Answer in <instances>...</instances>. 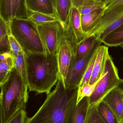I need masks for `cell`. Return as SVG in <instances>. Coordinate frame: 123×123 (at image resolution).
Listing matches in <instances>:
<instances>
[{
    "mask_svg": "<svg viewBox=\"0 0 123 123\" xmlns=\"http://www.w3.org/2000/svg\"><path fill=\"white\" fill-rule=\"evenodd\" d=\"M24 55L29 92L48 94L59 78L57 55L31 52Z\"/></svg>",
    "mask_w": 123,
    "mask_h": 123,
    "instance_id": "1",
    "label": "cell"
},
{
    "mask_svg": "<svg viewBox=\"0 0 123 123\" xmlns=\"http://www.w3.org/2000/svg\"><path fill=\"white\" fill-rule=\"evenodd\" d=\"M78 87L69 89L66 88L59 78L55 89L47 95L42 105L26 123H64L68 105L77 93Z\"/></svg>",
    "mask_w": 123,
    "mask_h": 123,
    "instance_id": "2",
    "label": "cell"
},
{
    "mask_svg": "<svg viewBox=\"0 0 123 123\" xmlns=\"http://www.w3.org/2000/svg\"><path fill=\"white\" fill-rule=\"evenodd\" d=\"M0 86V123H8L17 112L26 110L29 97L28 87L14 67L6 81Z\"/></svg>",
    "mask_w": 123,
    "mask_h": 123,
    "instance_id": "3",
    "label": "cell"
},
{
    "mask_svg": "<svg viewBox=\"0 0 123 123\" xmlns=\"http://www.w3.org/2000/svg\"><path fill=\"white\" fill-rule=\"evenodd\" d=\"M8 25L24 52L45 53L37 26L33 22L29 19L13 18Z\"/></svg>",
    "mask_w": 123,
    "mask_h": 123,
    "instance_id": "4",
    "label": "cell"
},
{
    "mask_svg": "<svg viewBox=\"0 0 123 123\" xmlns=\"http://www.w3.org/2000/svg\"><path fill=\"white\" fill-rule=\"evenodd\" d=\"M102 77L89 97L90 107L97 106L105 97L117 87L120 81L117 68L109 52L105 56Z\"/></svg>",
    "mask_w": 123,
    "mask_h": 123,
    "instance_id": "5",
    "label": "cell"
},
{
    "mask_svg": "<svg viewBox=\"0 0 123 123\" xmlns=\"http://www.w3.org/2000/svg\"><path fill=\"white\" fill-rule=\"evenodd\" d=\"M123 24V4L105 8L88 36L94 35L102 41L109 33Z\"/></svg>",
    "mask_w": 123,
    "mask_h": 123,
    "instance_id": "6",
    "label": "cell"
},
{
    "mask_svg": "<svg viewBox=\"0 0 123 123\" xmlns=\"http://www.w3.org/2000/svg\"><path fill=\"white\" fill-rule=\"evenodd\" d=\"M102 43L98 39L89 52L82 58L76 59L73 55L66 77V88L73 89L78 87L90 62Z\"/></svg>",
    "mask_w": 123,
    "mask_h": 123,
    "instance_id": "7",
    "label": "cell"
},
{
    "mask_svg": "<svg viewBox=\"0 0 123 123\" xmlns=\"http://www.w3.org/2000/svg\"><path fill=\"white\" fill-rule=\"evenodd\" d=\"M37 27L45 53L56 54L64 36L63 29L60 22H49L38 26Z\"/></svg>",
    "mask_w": 123,
    "mask_h": 123,
    "instance_id": "8",
    "label": "cell"
},
{
    "mask_svg": "<svg viewBox=\"0 0 123 123\" xmlns=\"http://www.w3.org/2000/svg\"><path fill=\"white\" fill-rule=\"evenodd\" d=\"M77 93L68 105L64 123H87L90 108L89 97L84 98L77 104Z\"/></svg>",
    "mask_w": 123,
    "mask_h": 123,
    "instance_id": "9",
    "label": "cell"
},
{
    "mask_svg": "<svg viewBox=\"0 0 123 123\" xmlns=\"http://www.w3.org/2000/svg\"><path fill=\"white\" fill-rule=\"evenodd\" d=\"M81 16L79 11L73 6L70 12L67 26L63 29L64 37L71 42L74 47L87 36L82 30Z\"/></svg>",
    "mask_w": 123,
    "mask_h": 123,
    "instance_id": "10",
    "label": "cell"
},
{
    "mask_svg": "<svg viewBox=\"0 0 123 123\" xmlns=\"http://www.w3.org/2000/svg\"><path fill=\"white\" fill-rule=\"evenodd\" d=\"M56 55L59 78L65 87L66 77L71 58L74 55V47L64 35L59 45Z\"/></svg>",
    "mask_w": 123,
    "mask_h": 123,
    "instance_id": "11",
    "label": "cell"
},
{
    "mask_svg": "<svg viewBox=\"0 0 123 123\" xmlns=\"http://www.w3.org/2000/svg\"><path fill=\"white\" fill-rule=\"evenodd\" d=\"M115 115L120 123H123V92L117 87L112 90L103 99Z\"/></svg>",
    "mask_w": 123,
    "mask_h": 123,
    "instance_id": "12",
    "label": "cell"
},
{
    "mask_svg": "<svg viewBox=\"0 0 123 123\" xmlns=\"http://www.w3.org/2000/svg\"><path fill=\"white\" fill-rule=\"evenodd\" d=\"M29 11L56 16L53 0H26Z\"/></svg>",
    "mask_w": 123,
    "mask_h": 123,
    "instance_id": "13",
    "label": "cell"
},
{
    "mask_svg": "<svg viewBox=\"0 0 123 123\" xmlns=\"http://www.w3.org/2000/svg\"><path fill=\"white\" fill-rule=\"evenodd\" d=\"M56 16L63 29L67 26L71 9L73 6L71 0H53Z\"/></svg>",
    "mask_w": 123,
    "mask_h": 123,
    "instance_id": "14",
    "label": "cell"
},
{
    "mask_svg": "<svg viewBox=\"0 0 123 123\" xmlns=\"http://www.w3.org/2000/svg\"><path fill=\"white\" fill-rule=\"evenodd\" d=\"M108 52V47L104 45H101L97 49V57L89 83L90 84H94L101 77L104 68L105 56Z\"/></svg>",
    "mask_w": 123,
    "mask_h": 123,
    "instance_id": "15",
    "label": "cell"
},
{
    "mask_svg": "<svg viewBox=\"0 0 123 123\" xmlns=\"http://www.w3.org/2000/svg\"><path fill=\"white\" fill-rule=\"evenodd\" d=\"M105 9V8L98 9L81 15L82 28L83 31L87 36L93 29L97 21L103 14Z\"/></svg>",
    "mask_w": 123,
    "mask_h": 123,
    "instance_id": "16",
    "label": "cell"
},
{
    "mask_svg": "<svg viewBox=\"0 0 123 123\" xmlns=\"http://www.w3.org/2000/svg\"><path fill=\"white\" fill-rule=\"evenodd\" d=\"M72 2L73 6L78 10L81 15L105 8L104 2L97 0H72Z\"/></svg>",
    "mask_w": 123,
    "mask_h": 123,
    "instance_id": "17",
    "label": "cell"
},
{
    "mask_svg": "<svg viewBox=\"0 0 123 123\" xmlns=\"http://www.w3.org/2000/svg\"><path fill=\"white\" fill-rule=\"evenodd\" d=\"M94 35L87 36L83 41L74 47V56L76 59L84 57L91 50L98 39Z\"/></svg>",
    "mask_w": 123,
    "mask_h": 123,
    "instance_id": "18",
    "label": "cell"
},
{
    "mask_svg": "<svg viewBox=\"0 0 123 123\" xmlns=\"http://www.w3.org/2000/svg\"><path fill=\"white\" fill-rule=\"evenodd\" d=\"M101 42L108 47L121 45L123 44V24L106 35Z\"/></svg>",
    "mask_w": 123,
    "mask_h": 123,
    "instance_id": "19",
    "label": "cell"
},
{
    "mask_svg": "<svg viewBox=\"0 0 123 123\" xmlns=\"http://www.w3.org/2000/svg\"><path fill=\"white\" fill-rule=\"evenodd\" d=\"M14 67L19 72L25 86L28 87L27 69L24 51L14 56Z\"/></svg>",
    "mask_w": 123,
    "mask_h": 123,
    "instance_id": "20",
    "label": "cell"
},
{
    "mask_svg": "<svg viewBox=\"0 0 123 123\" xmlns=\"http://www.w3.org/2000/svg\"><path fill=\"white\" fill-rule=\"evenodd\" d=\"M8 25L0 17V54L10 52L8 39Z\"/></svg>",
    "mask_w": 123,
    "mask_h": 123,
    "instance_id": "21",
    "label": "cell"
},
{
    "mask_svg": "<svg viewBox=\"0 0 123 123\" xmlns=\"http://www.w3.org/2000/svg\"><path fill=\"white\" fill-rule=\"evenodd\" d=\"M97 110L104 123H120L117 117L108 105L103 101L97 106Z\"/></svg>",
    "mask_w": 123,
    "mask_h": 123,
    "instance_id": "22",
    "label": "cell"
},
{
    "mask_svg": "<svg viewBox=\"0 0 123 123\" xmlns=\"http://www.w3.org/2000/svg\"><path fill=\"white\" fill-rule=\"evenodd\" d=\"M12 18L28 19L29 11L26 0H12Z\"/></svg>",
    "mask_w": 123,
    "mask_h": 123,
    "instance_id": "23",
    "label": "cell"
},
{
    "mask_svg": "<svg viewBox=\"0 0 123 123\" xmlns=\"http://www.w3.org/2000/svg\"><path fill=\"white\" fill-rule=\"evenodd\" d=\"M29 13L28 19L37 26L49 22L59 21L56 17L45 14L30 11H29Z\"/></svg>",
    "mask_w": 123,
    "mask_h": 123,
    "instance_id": "24",
    "label": "cell"
},
{
    "mask_svg": "<svg viewBox=\"0 0 123 123\" xmlns=\"http://www.w3.org/2000/svg\"><path fill=\"white\" fill-rule=\"evenodd\" d=\"M14 55L5 61L0 62V85L6 81L14 67Z\"/></svg>",
    "mask_w": 123,
    "mask_h": 123,
    "instance_id": "25",
    "label": "cell"
},
{
    "mask_svg": "<svg viewBox=\"0 0 123 123\" xmlns=\"http://www.w3.org/2000/svg\"><path fill=\"white\" fill-rule=\"evenodd\" d=\"M12 0H0V17L7 24L12 18Z\"/></svg>",
    "mask_w": 123,
    "mask_h": 123,
    "instance_id": "26",
    "label": "cell"
},
{
    "mask_svg": "<svg viewBox=\"0 0 123 123\" xmlns=\"http://www.w3.org/2000/svg\"><path fill=\"white\" fill-rule=\"evenodd\" d=\"M102 76L100 79L94 84H84L78 87L77 104H78L84 98L90 97L92 95L97 85L101 79Z\"/></svg>",
    "mask_w": 123,
    "mask_h": 123,
    "instance_id": "27",
    "label": "cell"
},
{
    "mask_svg": "<svg viewBox=\"0 0 123 123\" xmlns=\"http://www.w3.org/2000/svg\"><path fill=\"white\" fill-rule=\"evenodd\" d=\"M8 39L10 46V52L14 56H16L20 53L23 52V49L15 37L11 33L9 29L8 32Z\"/></svg>",
    "mask_w": 123,
    "mask_h": 123,
    "instance_id": "28",
    "label": "cell"
},
{
    "mask_svg": "<svg viewBox=\"0 0 123 123\" xmlns=\"http://www.w3.org/2000/svg\"><path fill=\"white\" fill-rule=\"evenodd\" d=\"M97 52L95 54L94 57H93L90 62L78 87L84 84L89 83L90 81V79L92 74V71H93V67L94 65L96 57H97Z\"/></svg>",
    "mask_w": 123,
    "mask_h": 123,
    "instance_id": "29",
    "label": "cell"
},
{
    "mask_svg": "<svg viewBox=\"0 0 123 123\" xmlns=\"http://www.w3.org/2000/svg\"><path fill=\"white\" fill-rule=\"evenodd\" d=\"M87 123H104L97 112V106L89 108Z\"/></svg>",
    "mask_w": 123,
    "mask_h": 123,
    "instance_id": "30",
    "label": "cell"
},
{
    "mask_svg": "<svg viewBox=\"0 0 123 123\" xmlns=\"http://www.w3.org/2000/svg\"><path fill=\"white\" fill-rule=\"evenodd\" d=\"M27 118L26 110H21L14 115L8 123H26Z\"/></svg>",
    "mask_w": 123,
    "mask_h": 123,
    "instance_id": "31",
    "label": "cell"
},
{
    "mask_svg": "<svg viewBox=\"0 0 123 123\" xmlns=\"http://www.w3.org/2000/svg\"><path fill=\"white\" fill-rule=\"evenodd\" d=\"M121 4H123V0H106L105 2V8Z\"/></svg>",
    "mask_w": 123,
    "mask_h": 123,
    "instance_id": "32",
    "label": "cell"
},
{
    "mask_svg": "<svg viewBox=\"0 0 123 123\" xmlns=\"http://www.w3.org/2000/svg\"><path fill=\"white\" fill-rule=\"evenodd\" d=\"M13 56V55L10 52H6L1 53L0 55V62L5 61L8 59L12 57Z\"/></svg>",
    "mask_w": 123,
    "mask_h": 123,
    "instance_id": "33",
    "label": "cell"
},
{
    "mask_svg": "<svg viewBox=\"0 0 123 123\" xmlns=\"http://www.w3.org/2000/svg\"><path fill=\"white\" fill-rule=\"evenodd\" d=\"M117 87L123 92V79H120Z\"/></svg>",
    "mask_w": 123,
    "mask_h": 123,
    "instance_id": "34",
    "label": "cell"
},
{
    "mask_svg": "<svg viewBox=\"0 0 123 123\" xmlns=\"http://www.w3.org/2000/svg\"><path fill=\"white\" fill-rule=\"evenodd\" d=\"M97 0L100 1H103V2H104L105 3V2L106 0Z\"/></svg>",
    "mask_w": 123,
    "mask_h": 123,
    "instance_id": "35",
    "label": "cell"
},
{
    "mask_svg": "<svg viewBox=\"0 0 123 123\" xmlns=\"http://www.w3.org/2000/svg\"><path fill=\"white\" fill-rule=\"evenodd\" d=\"M120 46L121 47L123 50V44H122Z\"/></svg>",
    "mask_w": 123,
    "mask_h": 123,
    "instance_id": "36",
    "label": "cell"
}]
</instances>
